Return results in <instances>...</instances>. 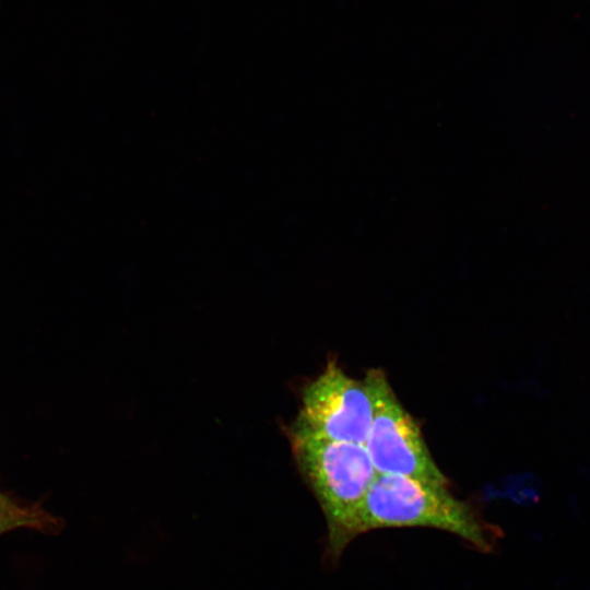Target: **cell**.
I'll list each match as a JSON object with an SVG mask.
<instances>
[{
    "instance_id": "cell-4",
    "label": "cell",
    "mask_w": 590,
    "mask_h": 590,
    "mask_svg": "<svg viewBox=\"0 0 590 590\" xmlns=\"http://www.w3.org/2000/svg\"><path fill=\"white\" fill-rule=\"evenodd\" d=\"M371 416V402L363 380L352 378L335 361H330L304 387L299 413L288 430L365 445Z\"/></svg>"
},
{
    "instance_id": "cell-1",
    "label": "cell",
    "mask_w": 590,
    "mask_h": 590,
    "mask_svg": "<svg viewBox=\"0 0 590 590\" xmlns=\"http://www.w3.org/2000/svg\"><path fill=\"white\" fill-rule=\"evenodd\" d=\"M288 438L297 468L324 516V555L335 563L359 535L361 509L377 472L364 445L291 430Z\"/></svg>"
},
{
    "instance_id": "cell-3",
    "label": "cell",
    "mask_w": 590,
    "mask_h": 590,
    "mask_svg": "<svg viewBox=\"0 0 590 590\" xmlns=\"http://www.w3.org/2000/svg\"><path fill=\"white\" fill-rule=\"evenodd\" d=\"M362 380L373 409L364 446L377 474L448 486V479L432 457L420 426L398 399L386 373L371 368Z\"/></svg>"
},
{
    "instance_id": "cell-2",
    "label": "cell",
    "mask_w": 590,
    "mask_h": 590,
    "mask_svg": "<svg viewBox=\"0 0 590 590\" xmlns=\"http://www.w3.org/2000/svg\"><path fill=\"white\" fill-rule=\"evenodd\" d=\"M391 528H429L453 534L472 548L488 553L499 530L481 518L447 485L422 480L377 474L362 506L359 535Z\"/></svg>"
}]
</instances>
